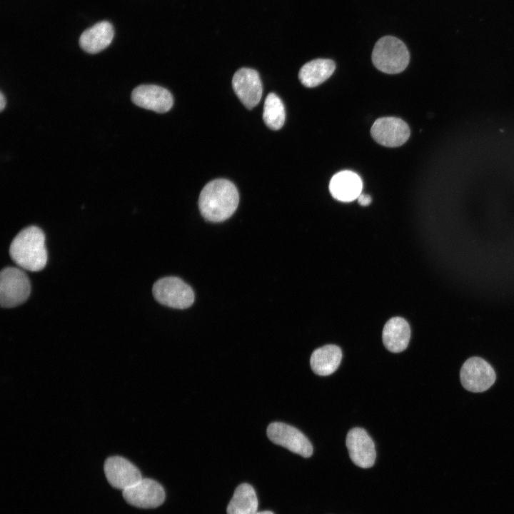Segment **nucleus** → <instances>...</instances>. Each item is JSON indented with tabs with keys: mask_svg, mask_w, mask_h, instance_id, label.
<instances>
[{
	"mask_svg": "<svg viewBox=\"0 0 514 514\" xmlns=\"http://www.w3.org/2000/svg\"><path fill=\"white\" fill-rule=\"evenodd\" d=\"M238 202L235 185L227 179L218 178L208 183L201 191L198 208L206 220L221 222L233 214Z\"/></svg>",
	"mask_w": 514,
	"mask_h": 514,
	"instance_id": "obj_1",
	"label": "nucleus"
},
{
	"mask_svg": "<svg viewBox=\"0 0 514 514\" xmlns=\"http://www.w3.org/2000/svg\"><path fill=\"white\" fill-rule=\"evenodd\" d=\"M9 253L11 259L21 268L30 271L42 270L47 262L43 231L34 226L21 230L13 239Z\"/></svg>",
	"mask_w": 514,
	"mask_h": 514,
	"instance_id": "obj_2",
	"label": "nucleus"
},
{
	"mask_svg": "<svg viewBox=\"0 0 514 514\" xmlns=\"http://www.w3.org/2000/svg\"><path fill=\"white\" fill-rule=\"evenodd\" d=\"M410 54L405 44L399 39L386 36L375 44L372 61L374 66L386 74H398L408 66Z\"/></svg>",
	"mask_w": 514,
	"mask_h": 514,
	"instance_id": "obj_3",
	"label": "nucleus"
},
{
	"mask_svg": "<svg viewBox=\"0 0 514 514\" xmlns=\"http://www.w3.org/2000/svg\"><path fill=\"white\" fill-rule=\"evenodd\" d=\"M152 291L158 303L173 308H187L194 302L191 287L177 277L168 276L158 280Z\"/></svg>",
	"mask_w": 514,
	"mask_h": 514,
	"instance_id": "obj_4",
	"label": "nucleus"
},
{
	"mask_svg": "<svg viewBox=\"0 0 514 514\" xmlns=\"http://www.w3.org/2000/svg\"><path fill=\"white\" fill-rule=\"evenodd\" d=\"M31 286L27 275L20 268L7 267L0 273V303L1 307L13 308L23 303L29 297Z\"/></svg>",
	"mask_w": 514,
	"mask_h": 514,
	"instance_id": "obj_5",
	"label": "nucleus"
},
{
	"mask_svg": "<svg viewBox=\"0 0 514 514\" xmlns=\"http://www.w3.org/2000/svg\"><path fill=\"white\" fill-rule=\"evenodd\" d=\"M460 382L468 390L480 393L488 390L495 383L496 375L492 366L479 357L468 358L463 364Z\"/></svg>",
	"mask_w": 514,
	"mask_h": 514,
	"instance_id": "obj_6",
	"label": "nucleus"
},
{
	"mask_svg": "<svg viewBox=\"0 0 514 514\" xmlns=\"http://www.w3.org/2000/svg\"><path fill=\"white\" fill-rule=\"evenodd\" d=\"M266 432L271 441L294 453L304 458H309L313 454V446L308 438L293 426L274 422L268 426Z\"/></svg>",
	"mask_w": 514,
	"mask_h": 514,
	"instance_id": "obj_7",
	"label": "nucleus"
},
{
	"mask_svg": "<svg viewBox=\"0 0 514 514\" xmlns=\"http://www.w3.org/2000/svg\"><path fill=\"white\" fill-rule=\"evenodd\" d=\"M124 500L130 505L141 508H154L165 500V490L157 481L142 478L137 483L123 490Z\"/></svg>",
	"mask_w": 514,
	"mask_h": 514,
	"instance_id": "obj_8",
	"label": "nucleus"
},
{
	"mask_svg": "<svg viewBox=\"0 0 514 514\" xmlns=\"http://www.w3.org/2000/svg\"><path fill=\"white\" fill-rule=\"evenodd\" d=\"M373 139L387 147H397L408 139L410 131L408 124L396 117L378 119L371 128Z\"/></svg>",
	"mask_w": 514,
	"mask_h": 514,
	"instance_id": "obj_9",
	"label": "nucleus"
},
{
	"mask_svg": "<svg viewBox=\"0 0 514 514\" xmlns=\"http://www.w3.org/2000/svg\"><path fill=\"white\" fill-rule=\"evenodd\" d=\"M232 86L241 103L248 109L261 101L263 92L258 73L252 69L241 68L233 76Z\"/></svg>",
	"mask_w": 514,
	"mask_h": 514,
	"instance_id": "obj_10",
	"label": "nucleus"
},
{
	"mask_svg": "<svg viewBox=\"0 0 514 514\" xmlns=\"http://www.w3.org/2000/svg\"><path fill=\"white\" fill-rule=\"evenodd\" d=\"M346 446L353 463L362 468H368L373 465L376 452L375 444L361 428L350 430L346 436Z\"/></svg>",
	"mask_w": 514,
	"mask_h": 514,
	"instance_id": "obj_11",
	"label": "nucleus"
},
{
	"mask_svg": "<svg viewBox=\"0 0 514 514\" xmlns=\"http://www.w3.org/2000/svg\"><path fill=\"white\" fill-rule=\"evenodd\" d=\"M104 473L110 485L122 490L133 485L143 478L140 470L127 459L112 456L104 463Z\"/></svg>",
	"mask_w": 514,
	"mask_h": 514,
	"instance_id": "obj_12",
	"label": "nucleus"
},
{
	"mask_svg": "<svg viewBox=\"0 0 514 514\" xmlns=\"http://www.w3.org/2000/svg\"><path fill=\"white\" fill-rule=\"evenodd\" d=\"M131 99L138 106L157 113L168 111L173 103V96L167 89L152 84L140 85L135 88Z\"/></svg>",
	"mask_w": 514,
	"mask_h": 514,
	"instance_id": "obj_13",
	"label": "nucleus"
},
{
	"mask_svg": "<svg viewBox=\"0 0 514 514\" xmlns=\"http://www.w3.org/2000/svg\"><path fill=\"white\" fill-rule=\"evenodd\" d=\"M363 183L361 177L351 171H341L331 179L329 190L338 201L351 202L361 193Z\"/></svg>",
	"mask_w": 514,
	"mask_h": 514,
	"instance_id": "obj_14",
	"label": "nucleus"
},
{
	"mask_svg": "<svg viewBox=\"0 0 514 514\" xmlns=\"http://www.w3.org/2000/svg\"><path fill=\"white\" fill-rule=\"evenodd\" d=\"M410 338V326L407 321L401 317L389 319L383 329L382 340L384 346L393 353L404 351L408 345Z\"/></svg>",
	"mask_w": 514,
	"mask_h": 514,
	"instance_id": "obj_15",
	"label": "nucleus"
},
{
	"mask_svg": "<svg viewBox=\"0 0 514 514\" xmlns=\"http://www.w3.org/2000/svg\"><path fill=\"white\" fill-rule=\"evenodd\" d=\"M114 35L109 21H101L85 30L80 36L81 47L90 54L98 53L109 46Z\"/></svg>",
	"mask_w": 514,
	"mask_h": 514,
	"instance_id": "obj_16",
	"label": "nucleus"
},
{
	"mask_svg": "<svg viewBox=\"0 0 514 514\" xmlns=\"http://www.w3.org/2000/svg\"><path fill=\"white\" fill-rule=\"evenodd\" d=\"M342 359V351L336 345H326L316 349L311 356L312 371L318 376H328L338 368Z\"/></svg>",
	"mask_w": 514,
	"mask_h": 514,
	"instance_id": "obj_17",
	"label": "nucleus"
},
{
	"mask_svg": "<svg viewBox=\"0 0 514 514\" xmlns=\"http://www.w3.org/2000/svg\"><path fill=\"white\" fill-rule=\"evenodd\" d=\"M335 69V62L331 59H314L301 67L298 78L305 86L315 87L328 79L333 74Z\"/></svg>",
	"mask_w": 514,
	"mask_h": 514,
	"instance_id": "obj_18",
	"label": "nucleus"
},
{
	"mask_svg": "<svg viewBox=\"0 0 514 514\" xmlns=\"http://www.w3.org/2000/svg\"><path fill=\"white\" fill-rule=\"evenodd\" d=\"M258 498L252 485H239L235 490L227 509V514H256L258 511Z\"/></svg>",
	"mask_w": 514,
	"mask_h": 514,
	"instance_id": "obj_19",
	"label": "nucleus"
},
{
	"mask_svg": "<svg viewBox=\"0 0 514 514\" xmlns=\"http://www.w3.org/2000/svg\"><path fill=\"white\" fill-rule=\"evenodd\" d=\"M263 119L266 125L272 130H278L284 124L285 107L281 99L274 93H270L266 98Z\"/></svg>",
	"mask_w": 514,
	"mask_h": 514,
	"instance_id": "obj_20",
	"label": "nucleus"
},
{
	"mask_svg": "<svg viewBox=\"0 0 514 514\" xmlns=\"http://www.w3.org/2000/svg\"><path fill=\"white\" fill-rule=\"evenodd\" d=\"M358 202L363 206H368L371 203V197L368 194L361 193L358 197Z\"/></svg>",
	"mask_w": 514,
	"mask_h": 514,
	"instance_id": "obj_21",
	"label": "nucleus"
},
{
	"mask_svg": "<svg viewBox=\"0 0 514 514\" xmlns=\"http://www.w3.org/2000/svg\"><path fill=\"white\" fill-rule=\"evenodd\" d=\"M6 106V99L4 94L0 93V111H2Z\"/></svg>",
	"mask_w": 514,
	"mask_h": 514,
	"instance_id": "obj_22",
	"label": "nucleus"
},
{
	"mask_svg": "<svg viewBox=\"0 0 514 514\" xmlns=\"http://www.w3.org/2000/svg\"><path fill=\"white\" fill-rule=\"evenodd\" d=\"M256 514H274V513L270 510H264V511L257 512Z\"/></svg>",
	"mask_w": 514,
	"mask_h": 514,
	"instance_id": "obj_23",
	"label": "nucleus"
}]
</instances>
